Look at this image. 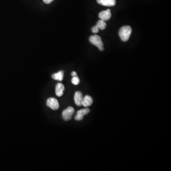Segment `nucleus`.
<instances>
[{"mask_svg": "<svg viewBox=\"0 0 171 171\" xmlns=\"http://www.w3.org/2000/svg\"><path fill=\"white\" fill-rule=\"evenodd\" d=\"M96 25L98 26L99 29H100L101 30H104L106 28V23L103 20H100L98 21Z\"/></svg>", "mask_w": 171, "mask_h": 171, "instance_id": "nucleus-11", "label": "nucleus"}, {"mask_svg": "<svg viewBox=\"0 0 171 171\" xmlns=\"http://www.w3.org/2000/svg\"><path fill=\"white\" fill-rule=\"evenodd\" d=\"M47 105L53 110H58L60 107L58 101L55 98H50L47 101Z\"/></svg>", "mask_w": 171, "mask_h": 171, "instance_id": "nucleus-4", "label": "nucleus"}, {"mask_svg": "<svg viewBox=\"0 0 171 171\" xmlns=\"http://www.w3.org/2000/svg\"><path fill=\"white\" fill-rule=\"evenodd\" d=\"M111 17V13L110 9H108L106 11H103L100 12L99 14V18L100 19V20L103 21H108L110 20Z\"/></svg>", "mask_w": 171, "mask_h": 171, "instance_id": "nucleus-5", "label": "nucleus"}, {"mask_svg": "<svg viewBox=\"0 0 171 171\" xmlns=\"http://www.w3.org/2000/svg\"><path fill=\"white\" fill-rule=\"evenodd\" d=\"M77 73L75 72H73L72 73V76H73V77H75V76H77Z\"/></svg>", "mask_w": 171, "mask_h": 171, "instance_id": "nucleus-17", "label": "nucleus"}, {"mask_svg": "<svg viewBox=\"0 0 171 171\" xmlns=\"http://www.w3.org/2000/svg\"><path fill=\"white\" fill-rule=\"evenodd\" d=\"M83 118L84 117L78 115V114H77L75 117V120H77V121H80V120H82L83 119Z\"/></svg>", "mask_w": 171, "mask_h": 171, "instance_id": "nucleus-15", "label": "nucleus"}, {"mask_svg": "<svg viewBox=\"0 0 171 171\" xmlns=\"http://www.w3.org/2000/svg\"><path fill=\"white\" fill-rule=\"evenodd\" d=\"M72 82L73 84L77 85L80 82V80H79L78 77L75 76V77H73V78L72 79Z\"/></svg>", "mask_w": 171, "mask_h": 171, "instance_id": "nucleus-13", "label": "nucleus"}, {"mask_svg": "<svg viewBox=\"0 0 171 171\" xmlns=\"http://www.w3.org/2000/svg\"><path fill=\"white\" fill-rule=\"evenodd\" d=\"M91 30H92V33H99V28H98V26L96 25L94 27H93L92 28Z\"/></svg>", "mask_w": 171, "mask_h": 171, "instance_id": "nucleus-14", "label": "nucleus"}, {"mask_svg": "<svg viewBox=\"0 0 171 171\" xmlns=\"http://www.w3.org/2000/svg\"><path fill=\"white\" fill-rule=\"evenodd\" d=\"M89 112H90L89 109L88 108H86L78 111L77 112V114H78V115L84 117L85 115H87V114H89Z\"/></svg>", "mask_w": 171, "mask_h": 171, "instance_id": "nucleus-12", "label": "nucleus"}, {"mask_svg": "<svg viewBox=\"0 0 171 171\" xmlns=\"http://www.w3.org/2000/svg\"><path fill=\"white\" fill-rule=\"evenodd\" d=\"M93 103V99L89 96H86L83 99L82 105L85 107L90 106Z\"/></svg>", "mask_w": 171, "mask_h": 171, "instance_id": "nucleus-9", "label": "nucleus"}, {"mask_svg": "<svg viewBox=\"0 0 171 171\" xmlns=\"http://www.w3.org/2000/svg\"><path fill=\"white\" fill-rule=\"evenodd\" d=\"M83 99V96L81 92L79 91L76 92L74 95V100H75V103L78 106H82V102Z\"/></svg>", "mask_w": 171, "mask_h": 171, "instance_id": "nucleus-6", "label": "nucleus"}, {"mask_svg": "<svg viewBox=\"0 0 171 171\" xmlns=\"http://www.w3.org/2000/svg\"><path fill=\"white\" fill-rule=\"evenodd\" d=\"M63 77H64V72L63 71H60L52 75V78L55 80H58V81H62L63 80Z\"/></svg>", "mask_w": 171, "mask_h": 171, "instance_id": "nucleus-10", "label": "nucleus"}, {"mask_svg": "<svg viewBox=\"0 0 171 171\" xmlns=\"http://www.w3.org/2000/svg\"><path fill=\"white\" fill-rule=\"evenodd\" d=\"M75 113V110L72 107L69 106L64 110L62 112V118L65 121H69L72 119L73 115Z\"/></svg>", "mask_w": 171, "mask_h": 171, "instance_id": "nucleus-3", "label": "nucleus"}, {"mask_svg": "<svg viewBox=\"0 0 171 171\" xmlns=\"http://www.w3.org/2000/svg\"><path fill=\"white\" fill-rule=\"evenodd\" d=\"M131 33H132V29L130 26H124L119 30V37L123 41L125 42L129 40Z\"/></svg>", "mask_w": 171, "mask_h": 171, "instance_id": "nucleus-1", "label": "nucleus"}, {"mask_svg": "<svg viewBox=\"0 0 171 171\" xmlns=\"http://www.w3.org/2000/svg\"><path fill=\"white\" fill-rule=\"evenodd\" d=\"M54 0H43L44 2L45 3H46V4H49V3H51Z\"/></svg>", "mask_w": 171, "mask_h": 171, "instance_id": "nucleus-16", "label": "nucleus"}, {"mask_svg": "<svg viewBox=\"0 0 171 171\" xmlns=\"http://www.w3.org/2000/svg\"><path fill=\"white\" fill-rule=\"evenodd\" d=\"M89 41L92 44L97 47L101 51H103L104 50L103 43L99 36L96 35L91 36L89 38Z\"/></svg>", "mask_w": 171, "mask_h": 171, "instance_id": "nucleus-2", "label": "nucleus"}, {"mask_svg": "<svg viewBox=\"0 0 171 171\" xmlns=\"http://www.w3.org/2000/svg\"><path fill=\"white\" fill-rule=\"evenodd\" d=\"M96 1L99 5L105 6H114L116 3V0H96Z\"/></svg>", "mask_w": 171, "mask_h": 171, "instance_id": "nucleus-7", "label": "nucleus"}, {"mask_svg": "<svg viewBox=\"0 0 171 171\" xmlns=\"http://www.w3.org/2000/svg\"><path fill=\"white\" fill-rule=\"evenodd\" d=\"M64 89H65V87H64V85L61 83H58L56 86V94L59 97L63 95V91Z\"/></svg>", "mask_w": 171, "mask_h": 171, "instance_id": "nucleus-8", "label": "nucleus"}]
</instances>
